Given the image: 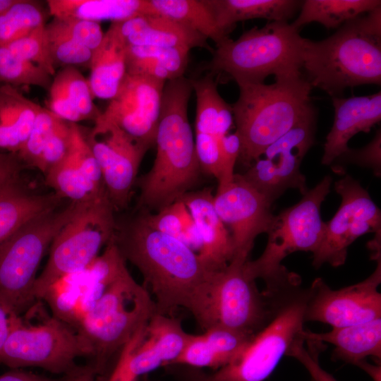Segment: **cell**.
Masks as SVG:
<instances>
[{
  "mask_svg": "<svg viewBox=\"0 0 381 381\" xmlns=\"http://www.w3.org/2000/svg\"><path fill=\"white\" fill-rule=\"evenodd\" d=\"M91 349L73 327L53 317L36 325L21 319L0 350V362L12 369L37 367L64 375L80 357H91Z\"/></svg>",
  "mask_w": 381,
  "mask_h": 381,
  "instance_id": "obj_12",
  "label": "cell"
},
{
  "mask_svg": "<svg viewBox=\"0 0 381 381\" xmlns=\"http://www.w3.org/2000/svg\"><path fill=\"white\" fill-rule=\"evenodd\" d=\"M301 69L312 87L332 97L346 88L381 84V6L322 40L303 38Z\"/></svg>",
  "mask_w": 381,
  "mask_h": 381,
  "instance_id": "obj_3",
  "label": "cell"
},
{
  "mask_svg": "<svg viewBox=\"0 0 381 381\" xmlns=\"http://www.w3.org/2000/svg\"><path fill=\"white\" fill-rule=\"evenodd\" d=\"M305 341L328 343L334 346L332 357L356 365L373 357L381 359V318L343 327H334L326 332L303 329L301 333Z\"/></svg>",
  "mask_w": 381,
  "mask_h": 381,
  "instance_id": "obj_23",
  "label": "cell"
},
{
  "mask_svg": "<svg viewBox=\"0 0 381 381\" xmlns=\"http://www.w3.org/2000/svg\"><path fill=\"white\" fill-rule=\"evenodd\" d=\"M42 107L16 87L0 85V149L17 154Z\"/></svg>",
  "mask_w": 381,
  "mask_h": 381,
  "instance_id": "obj_28",
  "label": "cell"
},
{
  "mask_svg": "<svg viewBox=\"0 0 381 381\" xmlns=\"http://www.w3.org/2000/svg\"><path fill=\"white\" fill-rule=\"evenodd\" d=\"M126 46L110 25L92 53L87 80L93 97L111 100L126 74Z\"/></svg>",
  "mask_w": 381,
  "mask_h": 381,
  "instance_id": "obj_26",
  "label": "cell"
},
{
  "mask_svg": "<svg viewBox=\"0 0 381 381\" xmlns=\"http://www.w3.org/2000/svg\"><path fill=\"white\" fill-rule=\"evenodd\" d=\"M305 341L301 337L296 339L290 346L286 356H291L307 370L313 381H337L330 373L324 370L318 361V353L308 346H304Z\"/></svg>",
  "mask_w": 381,
  "mask_h": 381,
  "instance_id": "obj_49",
  "label": "cell"
},
{
  "mask_svg": "<svg viewBox=\"0 0 381 381\" xmlns=\"http://www.w3.org/2000/svg\"><path fill=\"white\" fill-rule=\"evenodd\" d=\"M52 75L41 67L15 55L6 45H0V84L16 87L37 86L49 89Z\"/></svg>",
  "mask_w": 381,
  "mask_h": 381,
  "instance_id": "obj_37",
  "label": "cell"
},
{
  "mask_svg": "<svg viewBox=\"0 0 381 381\" xmlns=\"http://www.w3.org/2000/svg\"><path fill=\"white\" fill-rule=\"evenodd\" d=\"M0 381H52L45 376L24 371L20 369H13L0 376Z\"/></svg>",
  "mask_w": 381,
  "mask_h": 381,
  "instance_id": "obj_54",
  "label": "cell"
},
{
  "mask_svg": "<svg viewBox=\"0 0 381 381\" xmlns=\"http://www.w3.org/2000/svg\"><path fill=\"white\" fill-rule=\"evenodd\" d=\"M214 205L231 230L234 257L248 260L256 237L271 227L274 218L272 205L241 174H235L230 183L217 189Z\"/></svg>",
  "mask_w": 381,
  "mask_h": 381,
  "instance_id": "obj_17",
  "label": "cell"
},
{
  "mask_svg": "<svg viewBox=\"0 0 381 381\" xmlns=\"http://www.w3.org/2000/svg\"><path fill=\"white\" fill-rule=\"evenodd\" d=\"M188 209L201 242L198 254L209 272L224 268L234 255L231 236L217 214L210 188L190 190L180 199Z\"/></svg>",
  "mask_w": 381,
  "mask_h": 381,
  "instance_id": "obj_20",
  "label": "cell"
},
{
  "mask_svg": "<svg viewBox=\"0 0 381 381\" xmlns=\"http://www.w3.org/2000/svg\"><path fill=\"white\" fill-rule=\"evenodd\" d=\"M45 180L58 196L71 202H84L107 193L105 188H97L87 179L71 148L66 156L47 172Z\"/></svg>",
  "mask_w": 381,
  "mask_h": 381,
  "instance_id": "obj_34",
  "label": "cell"
},
{
  "mask_svg": "<svg viewBox=\"0 0 381 381\" xmlns=\"http://www.w3.org/2000/svg\"><path fill=\"white\" fill-rule=\"evenodd\" d=\"M49 52L54 67L90 66L92 52L68 37L53 19L45 25Z\"/></svg>",
  "mask_w": 381,
  "mask_h": 381,
  "instance_id": "obj_38",
  "label": "cell"
},
{
  "mask_svg": "<svg viewBox=\"0 0 381 381\" xmlns=\"http://www.w3.org/2000/svg\"><path fill=\"white\" fill-rule=\"evenodd\" d=\"M49 90L47 109L66 121L95 122L102 113L93 102L87 80L75 67H64L56 74Z\"/></svg>",
  "mask_w": 381,
  "mask_h": 381,
  "instance_id": "obj_24",
  "label": "cell"
},
{
  "mask_svg": "<svg viewBox=\"0 0 381 381\" xmlns=\"http://www.w3.org/2000/svg\"><path fill=\"white\" fill-rule=\"evenodd\" d=\"M113 239L124 260L141 273L157 314L187 308L210 273L199 256L178 239L150 226L140 213L116 224Z\"/></svg>",
  "mask_w": 381,
  "mask_h": 381,
  "instance_id": "obj_1",
  "label": "cell"
},
{
  "mask_svg": "<svg viewBox=\"0 0 381 381\" xmlns=\"http://www.w3.org/2000/svg\"><path fill=\"white\" fill-rule=\"evenodd\" d=\"M114 210L107 193L79 202L51 243L48 261L35 283L37 300L59 279L85 269L99 255L115 234Z\"/></svg>",
  "mask_w": 381,
  "mask_h": 381,
  "instance_id": "obj_10",
  "label": "cell"
},
{
  "mask_svg": "<svg viewBox=\"0 0 381 381\" xmlns=\"http://www.w3.org/2000/svg\"><path fill=\"white\" fill-rule=\"evenodd\" d=\"M334 109L332 126L326 136L321 163L331 165L349 147L350 139L368 133L381 121V92L365 96L332 97Z\"/></svg>",
  "mask_w": 381,
  "mask_h": 381,
  "instance_id": "obj_21",
  "label": "cell"
},
{
  "mask_svg": "<svg viewBox=\"0 0 381 381\" xmlns=\"http://www.w3.org/2000/svg\"><path fill=\"white\" fill-rule=\"evenodd\" d=\"M128 270L126 260L112 238L103 253L83 271L81 301L88 311L106 289Z\"/></svg>",
  "mask_w": 381,
  "mask_h": 381,
  "instance_id": "obj_33",
  "label": "cell"
},
{
  "mask_svg": "<svg viewBox=\"0 0 381 381\" xmlns=\"http://www.w3.org/2000/svg\"><path fill=\"white\" fill-rule=\"evenodd\" d=\"M196 96L195 133L221 139L234 126L232 107L219 95L215 77L207 73L200 78L190 79Z\"/></svg>",
  "mask_w": 381,
  "mask_h": 381,
  "instance_id": "obj_29",
  "label": "cell"
},
{
  "mask_svg": "<svg viewBox=\"0 0 381 381\" xmlns=\"http://www.w3.org/2000/svg\"><path fill=\"white\" fill-rule=\"evenodd\" d=\"M45 15L40 4L33 1L15 0L0 15V45L20 39L45 25Z\"/></svg>",
  "mask_w": 381,
  "mask_h": 381,
  "instance_id": "obj_36",
  "label": "cell"
},
{
  "mask_svg": "<svg viewBox=\"0 0 381 381\" xmlns=\"http://www.w3.org/2000/svg\"><path fill=\"white\" fill-rule=\"evenodd\" d=\"M190 337L180 321L171 315L155 313L145 329L134 337L128 367L136 377L157 368L171 364Z\"/></svg>",
  "mask_w": 381,
  "mask_h": 381,
  "instance_id": "obj_19",
  "label": "cell"
},
{
  "mask_svg": "<svg viewBox=\"0 0 381 381\" xmlns=\"http://www.w3.org/2000/svg\"><path fill=\"white\" fill-rule=\"evenodd\" d=\"M193 88L181 76L165 83L150 170L137 179V210L159 211L190 191L202 170L188 117Z\"/></svg>",
  "mask_w": 381,
  "mask_h": 381,
  "instance_id": "obj_2",
  "label": "cell"
},
{
  "mask_svg": "<svg viewBox=\"0 0 381 381\" xmlns=\"http://www.w3.org/2000/svg\"><path fill=\"white\" fill-rule=\"evenodd\" d=\"M155 313L150 293L128 270L106 289L75 327L91 349L97 375Z\"/></svg>",
  "mask_w": 381,
  "mask_h": 381,
  "instance_id": "obj_7",
  "label": "cell"
},
{
  "mask_svg": "<svg viewBox=\"0 0 381 381\" xmlns=\"http://www.w3.org/2000/svg\"><path fill=\"white\" fill-rule=\"evenodd\" d=\"M206 381V380H205Z\"/></svg>",
  "mask_w": 381,
  "mask_h": 381,
  "instance_id": "obj_58",
  "label": "cell"
},
{
  "mask_svg": "<svg viewBox=\"0 0 381 381\" xmlns=\"http://www.w3.org/2000/svg\"><path fill=\"white\" fill-rule=\"evenodd\" d=\"M111 26L126 46L201 48L211 54L214 51L208 40L199 32L159 15H140L111 23Z\"/></svg>",
  "mask_w": 381,
  "mask_h": 381,
  "instance_id": "obj_22",
  "label": "cell"
},
{
  "mask_svg": "<svg viewBox=\"0 0 381 381\" xmlns=\"http://www.w3.org/2000/svg\"><path fill=\"white\" fill-rule=\"evenodd\" d=\"M165 83L126 73L116 95L97 120L112 123L152 147L155 145Z\"/></svg>",
  "mask_w": 381,
  "mask_h": 381,
  "instance_id": "obj_18",
  "label": "cell"
},
{
  "mask_svg": "<svg viewBox=\"0 0 381 381\" xmlns=\"http://www.w3.org/2000/svg\"><path fill=\"white\" fill-rule=\"evenodd\" d=\"M355 365L365 371L373 381H381L380 365L371 364L365 360H363L357 363Z\"/></svg>",
  "mask_w": 381,
  "mask_h": 381,
  "instance_id": "obj_55",
  "label": "cell"
},
{
  "mask_svg": "<svg viewBox=\"0 0 381 381\" xmlns=\"http://www.w3.org/2000/svg\"><path fill=\"white\" fill-rule=\"evenodd\" d=\"M354 164L371 169L375 175L381 174V131H377L373 139L360 149L349 148L330 165L336 174H344V165Z\"/></svg>",
  "mask_w": 381,
  "mask_h": 381,
  "instance_id": "obj_43",
  "label": "cell"
},
{
  "mask_svg": "<svg viewBox=\"0 0 381 381\" xmlns=\"http://www.w3.org/2000/svg\"><path fill=\"white\" fill-rule=\"evenodd\" d=\"M223 366L236 358L254 336L222 327H213L202 334Z\"/></svg>",
  "mask_w": 381,
  "mask_h": 381,
  "instance_id": "obj_41",
  "label": "cell"
},
{
  "mask_svg": "<svg viewBox=\"0 0 381 381\" xmlns=\"http://www.w3.org/2000/svg\"><path fill=\"white\" fill-rule=\"evenodd\" d=\"M85 138L99 166L112 206L114 210L126 209L140 163L150 147L116 125L98 120Z\"/></svg>",
  "mask_w": 381,
  "mask_h": 381,
  "instance_id": "obj_15",
  "label": "cell"
},
{
  "mask_svg": "<svg viewBox=\"0 0 381 381\" xmlns=\"http://www.w3.org/2000/svg\"><path fill=\"white\" fill-rule=\"evenodd\" d=\"M97 373L90 363L83 365H76L71 370L64 374L61 381H95Z\"/></svg>",
  "mask_w": 381,
  "mask_h": 381,
  "instance_id": "obj_52",
  "label": "cell"
},
{
  "mask_svg": "<svg viewBox=\"0 0 381 381\" xmlns=\"http://www.w3.org/2000/svg\"><path fill=\"white\" fill-rule=\"evenodd\" d=\"M308 288L298 286L284 294L268 322L241 353L206 381H264L274 370L304 329Z\"/></svg>",
  "mask_w": 381,
  "mask_h": 381,
  "instance_id": "obj_11",
  "label": "cell"
},
{
  "mask_svg": "<svg viewBox=\"0 0 381 381\" xmlns=\"http://www.w3.org/2000/svg\"><path fill=\"white\" fill-rule=\"evenodd\" d=\"M128 361L127 353L121 351L108 381H136L137 377L131 373Z\"/></svg>",
  "mask_w": 381,
  "mask_h": 381,
  "instance_id": "obj_53",
  "label": "cell"
},
{
  "mask_svg": "<svg viewBox=\"0 0 381 381\" xmlns=\"http://www.w3.org/2000/svg\"><path fill=\"white\" fill-rule=\"evenodd\" d=\"M78 204L70 202L37 216L0 245V298L17 315L37 301L34 286L40 262Z\"/></svg>",
  "mask_w": 381,
  "mask_h": 381,
  "instance_id": "obj_9",
  "label": "cell"
},
{
  "mask_svg": "<svg viewBox=\"0 0 381 381\" xmlns=\"http://www.w3.org/2000/svg\"><path fill=\"white\" fill-rule=\"evenodd\" d=\"M380 6V0H306L291 25L299 30L306 24L317 22L327 29H338Z\"/></svg>",
  "mask_w": 381,
  "mask_h": 381,
  "instance_id": "obj_32",
  "label": "cell"
},
{
  "mask_svg": "<svg viewBox=\"0 0 381 381\" xmlns=\"http://www.w3.org/2000/svg\"><path fill=\"white\" fill-rule=\"evenodd\" d=\"M241 152V141L236 133H228L220 139L219 172L217 188L230 183L234 177V167Z\"/></svg>",
  "mask_w": 381,
  "mask_h": 381,
  "instance_id": "obj_48",
  "label": "cell"
},
{
  "mask_svg": "<svg viewBox=\"0 0 381 381\" xmlns=\"http://www.w3.org/2000/svg\"><path fill=\"white\" fill-rule=\"evenodd\" d=\"M57 119L58 117L49 110L42 107L25 144L16 154L23 165L36 168L43 148Z\"/></svg>",
  "mask_w": 381,
  "mask_h": 381,
  "instance_id": "obj_40",
  "label": "cell"
},
{
  "mask_svg": "<svg viewBox=\"0 0 381 381\" xmlns=\"http://www.w3.org/2000/svg\"><path fill=\"white\" fill-rule=\"evenodd\" d=\"M317 116L311 104L298 121L241 174L270 205L288 189H297L302 195L308 190L300 168L315 143Z\"/></svg>",
  "mask_w": 381,
  "mask_h": 381,
  "instance_id": "obj_13",
  "label": "cell"
},
{
  "mask_svg": "<svg viewBox=\"0 0 381 381\" xmlns=\"http://www.w3.org/2000/svg\"><path fill=\"white\" fill-rule=\"evenodd\" d=\"M126 51L137 55L151 56L161 63L177 78L183 76L188 62L189 49L157 46H126Z\"/></svg>",
  "mask_w": 381,
  "mask_h": 381,
  "instance_id": "obj_44",
  "label": "cell"
},
{
  "mask_svg": "<svg viewBox=\"0 0 381 381\" xmlns=\"http://www.w3.org/2000/svg\"><path fill=\"white\" fill-rule=\"evenodd\" d=\"M146 0H49L54 18L120 22L145 14Z\"/></svg>",
  "mask_w": 381,
  "mask_h": 381,
  "instance_id": "obj_31",
  "label": "cell"
},
{
  "mask_svg": "<svg viewBox=\"0 0 381 381\" xmlns=\"http://www.w3.org/2000/svg\"><path fill=\"white\" fill-rule=\"evenodd\" d=\"M303 42L291 23L268 22L245 31L236 40L229 37L216 45L204 68L237 85L264 83L270 75L301 71Z\"/></svg>",
  "mask_w": 381,
  "mask_h": 381,
  "instance_id": "obj_6",
  "label": "cell"
},
{
  "mask_svg": "<svg viewBox=\"0 0 381 381\" xmlns=\"http://www.w3.org/2000/svg\"><path fill=\"white\" fill-rule=\"evenodd\" d=\"M171 364H186L198 368H220L222 365L218 356L205 340L202 334H190L180 355Z\"/></svg>",
  "mask_w": 381,
  "mask_h": 381,
  "instance_id": "obj_46",
  "label": "cell"
},
{
  "mask_svg": "<svg viewBox=\"0 0 381 381\" xmlns=\"http://www.w3.org/2000/svg\"><path fill=\"white\" fill-rule=\"evenodd\" d=\"M376 262L369 277L339 289H331L322 278L315 279L308 288L305 322H320L334 328L381 318V258Z\"/></svg>",
  "mask_w": 381,
  "mask_h": 381,
  "instance_id": "obj_16",
  "label": "cell"
},
{
  "mask_svg": "<svg viewBox=\"0 0 381 381\" xmlns=\"http://www.w3.org/2000/svg\"><path fill=\"white\" fill-rule=\"evenodd\" d=\"M23 166L17 155L0 151V185L19 178Z\"/></svg>",
  "mask_w": 381,
  "mask_h": 381,
  "instance_id": "obj_50",
  "label": "cell"
},
{
  "mask_svg": "<svg viewBox=\"0 0 381 381\" xmlns=\"http://www.w3.org/2000/svg\"><path fill=\"white\" fill-rule=\"evenodd\" d=\"M20 320V316L13 311L0 298V350L13 328Z\"/></svg>",
  "mask_w": 381,
  "mask_h": 381,
  "instance_id": "obj_51",
  "label": "cell"
},
{
  "mask_svg": "<svg viewBox=\"0 0 381 381\" xmlns=\"http://www.w3.org/2000/svg\"><path fill=\"white\" fill-rule=\"evenodd\" d=\"M247 260L234 257L212 272L191 298L187 309L205 331L222 327L253 336L272 317L279 296L260 292L245 272Z\"/></svg>",
  "mask_w": 381,
  "mask_h": 381,
  "instance_id": "obj_5",
  "label": "cell"
},
{
  "mask_svg": "<svg viewBox=\"0 0 381 381\" xmlns=\"http://www.w3.org/2000/svg\"><path fill=\"white\" fill-rule=\"evenodd\" d=\"M45 25L6 46L17 56L41 67L52 76L56 68L49 52Z\"/></svg>",
  "mask_w": 381,
  "mask_h": 381,
  "instance_id": "obj_39",
  "label": "cell"
},
{
  "mask_svg": "<svg viewBox=\"0 0 381 381\" xmlns=\"http://www.w3.org/2000/svg\"><path fill=\"white\" fill-rule=\"evenodd\" d=\"M18 179L0 185V245L33 218L59 206L63 200L54 192L32 193Z\"/></svg>",
  "mask_w": 381,
  "mask_h": 381,
  "instance_id": "obj_25",
  "label": "cell"
},
{
  "mask_svg": "<svg viewBox=\"0 0 381 381\" xmlns=\"http://www.w3.org/2000/svg\"><path fill=\"white\" fill-rule=\"evenodd\" d=\"M195 147L202 171L217 179L219 172L220 139L201 133H195Z\"/></svg>",
  "mask_w": 381,
  "mask_h": 381,
  "instance_id": "obj_47",
  "label": "cell"
},
{
  "mask_svg": "<svg viewBox=\"0 0 381 381\" xmlns=\"http://www.w3.org/2000/svg\"><path fill=\"white\" fill-rule=\"evenodd\" d=\"M219 26L230 33L240 21L262 18L288 22L300 11L298 0H205Z\"/></svg>",
  "mask_w": 381,
  "mask_h": 381,
  "instance_id": "obj_27",
  "label": "cell"
},
{
  "mask_svg": "<svg viewBox=\"0 0 381 381\" xmlns=\"http://www.w3.org/2000/svg\"><path fill=\"white\" fill-rule=\"evenodd\" d=\"M334 190L341 202L334 217L325 222L322 241L313 254L315 269L325 263L333 267L344 265L348 248L358 237L381 234L380 210L358 181L347 174L334 183Z\"/></svg>",
  "mask_w": 381,
  "mask_h": 381,
  "instance_id": "obj_14",
  "label": "cell"
},
{
  "mask_svg": "<svg viewBox=\"0 0 381 381\" xmlns=\"http://www.w3.org/2000/svg\"><path fill=\"white\" fill-rule=\"evenodd\" d=\"M138 212L150 226L178 239L198 254L201 248L199 234L188 209L181 200L156 213Z\"/></svg>",
  "mask_w": 381,
  "mask_h": 381,
  "instance_id": "obj_35",
  "label": "cell"
},
{
  "mask_svg": "<svg viewBox=\"0 0 381 381\" xmlns=\"http://www.w3.org/2000/svg\"><path fill=\"white\" fill-rule=\"evenodd\" d=\"M72 124L58 118L36 167L44 175L68 154L71 143Z\"/></svg>",
  "mask_w": 381,
  "mask_h": 381,
  "instance_id": "obj_42",
  "label": "cell"
},
{
  "mask_svg": "<svg viewBox=\"0 0 381 381\" xmlns=\"http://www.w3.org/2000/svg\"><path fill=\"white\" fill-rule=\"evenodd\" d=\"M15 0H0V15L8 8Z\"/></svg>",
  "mask_w": 381,
  "mask_h": 381,
  "instance_id": "obj_56",
  "label": "cell"
},
{
  "mask_svg": "<svg viewBox=\"0 0 381 381\" xmlns=\"http://www.w3.org/2000/svg\"><path fill=\"white\" fill-rule=\"evenodd\" d=\"M272 84H239L231 106L241 141L239 161L247 168L302 117L310 103L312 87L301 71L274 77Z\"/></svg>",
  "mask_w": 381,
  "mask_h": 381,
  "instance_id": "obj_4",
  "label": "cell"
},
{
  "mask_svg": "<svg viewBox=\"0 0 381 381\" xmlns=\"http://www.w3.org/2000/svg\"><path fill=\"white\" fill-rule=\"evenodd\" d=\"M311 381H313V380H311Z\"/></svg>",
  "mask_w": 381,
  "mask_h": 381,
  "instance_id": "obj_57",
  "label": "cell"
},
{
  "mask_svg": "<svg viewBox=\"0 0 381 381\" xmlns=\"http://www.w3.org/2000/svg\"><path fill=\"white\" fill-rule=\"evenodd\" d=\"M145 14L170 18L210 39L216 45L229 38L205 0H146Z\"/></svg>",
  "mask_w": 381,
  "mask_h": 381,
  "instance_id": "obj_30",
  "label": "cell"
},
{
  "mask_svg": "<svg viewBox=\"0 0 381 381\" xmlns=\"http://www.w3.org/2000/svg\"><path fill=\"white\" fill-rule=\"evenodd\" d=\"M332 182V177L325 176L296 204L274 215L262 253L244 263L245 272L250 278L262 279L265 288L282 286L293 279L295 273L289 271L282 262L294 252L313 254L319 248L325 229L320 207L330 191Z\"/></svg>",
  "mask_w": 381,
  "mask_h": 381,
  "instance_id": "obj_8",
  "label": "cell"
},
{
  "mask_svg": "<svg viewBox=\"0 0 381 381\" xmlns=\"http://www.w3.org/2000/svg\"><path fill=\"white\" fill-rule=\"evenodd\" d=\"M54 20L68 37L92 52L103 40L104 33L99 23L78 18H54Z\"/></svg>",
  "mask_w": 381,
  "mask_h": 381,
  "instance_id": "obj_45",
  "label": "cell"
}]
</instances>
